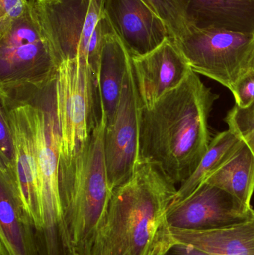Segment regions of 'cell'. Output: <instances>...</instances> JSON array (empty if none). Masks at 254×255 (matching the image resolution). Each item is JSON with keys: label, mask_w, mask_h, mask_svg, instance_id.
Listing matches in <instances>:
<instances>
[{"label": "cell", "mask_w": 254, "mask_h": 255, "mask_svg": "<svg viewBox=\"0 0 254 255\" xmlns=\"http://www.w3.org/2000/svg\"><path fill=\"white\" fill-rule=\"evenodd\" d=\"M252 69H254V61H253V65H252Z\"/></svg>", "instance_id": "cell-27"}, {"label": "cell", "mask_w": 254, "mask_h": 255, "mask_svg": "<svg viewBox=\"0 0 254 255\" xmlns=\"http://www.w3.org/2000/svg\"><path fill=\"white\" fill-rule=\"evenodd\" d=\"M177 188L158 165L140 157L113 190L91 255H166L177 244L167 212Z\"/></svg>", "instance_id": "cell-2"}, {"label": "cell", "mask_w": 254, "mask_h": 255, "mask_svg": "<svg viewBox=\"0 0 254 255\" xmlns=\"http://www.w3.org/2000/svg\"><path fill=\"white\" fill-rule=\"evenodd\" d=\"M177 242L212 255H254V209L247 220L209 230L171 229Z\"/></svg>", "instance_id": "cell-17"}, {"label": "cell", "mask_w": 254, "mask_h": 255, "mask_svg": "<svg viewBox=\"0 0 254 255\" xmlns=\"http://www.w3.org/2000/svg\"><path fill=\"white\" fill-rule=\"evenodd\" d=\"M225 121L228 129L245 142L254 157V102L246 108L235 105L228 112Z\"/></svg>", "instance_id": "cell-21"}, {"label": "cell", "mask_w": 254, "mask_h": 255, "mask_svg": "<svg viewBox=\"0 0 254 255\" xmlns=\"http://www.w3.org/2000/svg\"><path fill=\"white\" fill-rule=\"evenodd\" d=\"M131 61V55L108 21L103 38L97 75L100 107L107 118V127L114 119L124 79Z\"/></svg>", "instance_id": "cell-15"}, {"label": "cell", "mask_w": 254, "mask_h": 255, "mask_svg": "<svg viewBox=\"0 0 254 255\" xmlns=\"http://www.w3.org/2000/svg\"><path fill=\"white\" fill-rule=\"evenodd\" d=\"M219 98L194 71L183 83L142 109L140 157L158 165L176 185L195 172L210 142L208 120Z\"/></svg>", "instance_id": "cell-1"}, {"label": "cell", "mask_w": 254, "mask_h": 255, "mask_svg": "<svg viewBox=\"0 0 254 255\" xmlns=\"http://www.w3.org/2000/svg\"><path fill=\"white\" fill-rule=\"evenodd\" d=\"M29 5L28 0H0V34L22 17Z\"/></svg>", "instance_id": "cell-23"}, {"label": "cell", "mask_w": 254, "mask_h": 255, "mask_svg": "<svg viewBox=\"0 0 254 255\" xmlns=\"http://www.w3.org/2000/svg\"><path fill=\"white\" fill-rule=\"evenodd\" d=\"M55 79L56 77L45 85L19 88L3 97L28 105L43 209V227L37 232L40 255H68L60 235L61 134L55 101Z\"/></svg>", "instance_id": "cell-4"}, {"label": "cell", "mask_w": 254, "mask_h": 255, "mask_svg": "<svg viewBox=\"0 0 254 255\" xmlns=\"http://www.w3.org/2000/svg\"><path fill=\"white\" fill-rule=\"evenodd\" d=\"M163 19L174 41L189 31V24L180 0H143Z\"/></svg>", "instance_id": "cell-20"}, {"label": "cell", "mask_w": 254, "mask_h": 255, "mask_svg": "<svg viewBox=\"0 0 254 255\" xmlns=\"http://www.w3.org/2000/svg\"><path fill=\"white\" fill-rule=\"evenodd\" d=\"M58 67L29 5L22 17L0 34V88L44 85L55 79Z\"/></svg>", "instance_id": "cell-8"}, {"label": "cell", "mask_w": 254, "mask_h": 255, "mask_svg": "<svg viewBox=\"0 0 254 255\" xmlns=\"http://www.w3.org/2000/svg\"><path fill=\"white\" fill-rule=\"evenodd\" d=\"M141 112L131 61L124 79L114 119L106 128V166L113 190L129 180L140 158Z\"/></svg>", "instance_id": "cell-9"}, {"label": "cell", "mask_w": 254, "mask_h": 255, "mask_svg": "<svg viewBox=\"0 0 254 255\" xmlns=\"http://www.w3.org/2000/svg\"><path fill=\"white\" fill-rule=\"evenodd\" d=\"M104 0H37L29 1L33 13L51 49L61 64L81 60L97 77L92 41L102 18Z\"/></svg>", "instance_id": "cell-6"}, {"label": "cell", "mask_w": 254, "mask_h": 255, "mask_svg": "<svg viewBox=\"0 0 254 255\" xmlns=\"http://www.w3.org/2000/svg\"><path fill=\"white\" fill-rule=\"evenodd\" d=\"M133 69L142 109H149L180 86L192 69L174 40L167 38L152 52L133 57Z\"/></svg>", "instance_id": "cell-13"}, {"label": "cell", "mask_w": 254, "mask_h": 255, "mask_svg": "<svg viewBox=\"0 0 254 255\" xmlns=\"http://www.w3.org/2000/svg\"><path fill=\"white\" fill-rule=\"evenodd\" d=\"M103 11L131 58L152 52L169 37L165 22L143 0H104Z\"/></svg>", "instance_id": "cell-12"}, {"label": "cell", "mask_w": 254, "mask_h": 255, "mask_svg": "<svg viewBox=\"0 0 254 255\" xmlns=\"http://www.w3.org/2000/svg\"><path fill=\"white\" fill-rule=\"evenodd\" d=\"M55 101L61 134V160L73 159L89 140L102 115L98 82L81 60L60 64L55 79Z\"/></svg>", "instance_id": "cell-5"}, {"label": "cell", "mask_w": 254, "mask_h": 255, "mask_svg": "<svg viewBox=\"0 0 254 255\" xmlns=\"http://www.w3.org/2000/svg\"><path fill=\"white\" fill-rule=\"evenodd\" d=\"M243 143L244 142L229 129L216 135L210 142L195 172L177 189L172 202L183 200L192 194L209 175L226 162Z\"/></svg>", "instance_id": "cell-19"}, {"label": "cell", "mask_w": 254, "mask_h": 255, "mask_svg": "<svg viewBox=\"0 0 254 255\" xmlns=\"http://www.w3.org/2000/svg\"><path fill=\"white\" fill-rule=\"evenodd\" d=\"M232 195L247 208L254 192V157L243 145L204 181Z\"/></svg>", "instance_id": "cell-18"}, {"label": "cell", "mask_w": 254, "mask_h": 255, "mask_svg": "<svg viewBox=\"0 0 254 255\" xmlns=\"http://www.w3.org/2000/svg\"><path fill=\"white\" fill-rule=\"evenodd\" d=\"M236 105L241 108L250 106L254 102V70L251 69L242 76L231 91Z\"/></svg>", "instance_id": "cell-24"}, {"label": "cell", "mask_w": 254, "mask_h": 255, "mask_svg": "<svg viewBox=\"0 0 254 255\" xmlns=\"http://www.w3.org/2000/svg\"><path fill=\"white\" fill-rule=\"evenodd\" d=\"M166 255H212L189 244L177 242Z\"/></svg>", "instance_id": "cell-25"}, {"label": "cell", "mask_w": 254, "mask_h": 255, "mask_svg": "<svg viewBox=\"0 0 254 255\" xmlns=\"http://www.w3.org/2000/svg\"><path fill=\"white\" fill-rule=\"evenodd\" d=\"M68 255H74L69 254Z\"/></svg>", "instance_id": "cell-29"}, {"label": "cell", "mask_w": 254, "mask_h": 255, "mask_svg": "<svg viewBox=\"0 0 254 255\" xmlns=\"http://www.w3.org/2000/svg\"><path fill=\"white\" fill-rule=\"evenodd\" d=\"M174 43L192 71L219 82L231 91L252 69L254 34L189 26L184 36Z\"/></svg>", "instance_id": "cell-7"}, {"label": "cell", "mask_w": 254, "mask_h": 255, "mask_svg": "<svg viewBox=\"0 0 254 255\" xmlns=\"http://www.w3.org/2000/svg\"><path fill=\"white\" fill-rule=\"evenodd\" d=\"M14 162V146L5 115L0 111V170L10 172Z\"/></svg>", "instance_id": "cell-22"}, {"label": "cell", "mask_w": 254, "mask_h": 255, "mask_svg": "<svg viewBox=\"0 0 254 255\" xmlns=\"http://www.w3.org/2000/svg\"><path fill=\"white\" fill-rule=\"evenodd\" d=\"M253 209L225 190L203 183L183 200L171 202L167 219L171 229L209 230L244 221Z\"/></svg>", "instance_id": "cell-11"}, {"label": "cell", "mask_w": 254, "mask_h": 255, "mask_svg": "<svg viewBox=\"0 0 254 255\" xmlns=\"http://www.w3.org/2000/svg\"><path fill=\"white\" fill-rule=\"evenodd\" d=\"M29 1H37V0H28Z\"/></svg>", "instance_id": "cell-28"}, {"label": "cell", "mask_w": 254, "mask_h": 255, "mask_svg": "<svg viewBox=\"0 0 254 255\" xmlns=\"http://www.w3.org/2000/svg\"><path fill=\"white\" fill-rule=\"evenodd\" d=\"M107 118L102 112L85 146L60 162V235L67 254L91 255L113 196L105 160Z\"/></svg>", "instance_id": "cell-3"}, {"label": "cell", "mask_w": 254, "mask_h": 255, "mask_svg": "<svg viewBox=\"0 0 254 255\" xmlns=\"http://www.w3.org/2000/svg\"><path fill=\"white\" fill-rule=\"evenodd\" d=\"M0 111L7 118L14 146V162L11 171L0 170V173L10 180L24 209L32 219L38 232L43 227V209L34 131L28 105L17 100L1 99Z\"/></svg>", "instance_id": "cell-10"}, {"label": "cell", "mask_w": 254, "mask_h": 255, "mask_svg": "<svg viewBox=\"0 0 254 255\" xmlns=\"http://www.w3.org/2000/svg\"><path fill=\"white\" fill-rule=\"evenodd\" d=\"M1 244L10 255H40L37 229L8 178L0 173Z\"/></svg>", "instance_id": "cell-14"}, {"label": "cell", "mask_w": 254, "mask_h": 255, "mask_svg": "<svg viewBox=\"0 0 254 255\" xmlns=\"http://www.w3.org/2000/svg\"><path fill=\"white\" fill-rule=\"evenodd\" d=\"M189 26L254 34V0H180Z\"/></svg>", "instance_id": "cell-16"}, {"label": "cell", "mask_w": 254, "mask_h": 255, "mask_svg": "<svg viewBox=\"0 0 254 255\" xmlns=\"http://www.w3.org/2000/svg\"><path fill=\"white\" fill-rule=\"evenodd\" d=\"M0 255H10L9 254L8 251H7V249L1 244L0 245Z\"/></svg>", "instance_id": "cell-26"}]
</instances>
